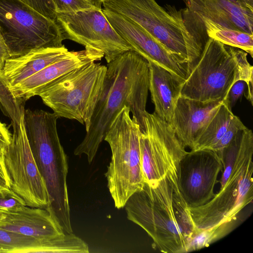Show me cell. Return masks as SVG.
Here are the masks:
<instances>
[{
	"mask_svg": "<svg viewBox=\"0 0 253 253\" xmlns=\"http://www.w3.org/2000/svg\"><path fill=\"white\" fill-rule=\"evenodd\" d=\"M103 89L93 113L90 125L74 155L86 156L89 163L95 157L109 127L125 106L140 131L145 130V117L149 85V65L133 50L127 51L107 63Z\"/></svg>",
	"mask_w": 253,
	"mask_h": 253,
	"instance_id": "cell-1",
	"label": "cell"
},
{
	"mask_svg": "<svg viewBox=\"0 0 253 253\" xmlns=\"http://www.w3.org/2000/svg\"><path fill=\"white\" fill-rule=\"evenodd\" d=\"M177 170L157 184L144 182L125 205L127 218L143 228L159 250L167 253H188L197 230L180 191Z\"/></svg>",
	"mask_w": 253,
	"mask_h": 253,
	"instance_id": "cell-2",
	"label": "cell"
},
{
	"mask_svg": "<svg viewBox=\"0 0 253 253\" xmlns=\"http://www.w3.org/2000/svg\"><path fill=\"white\" fill-rule=\"evenodd\" d=\"M141 26L172 52L187 60V76L197 65L208 36L200 16L174 6L164 8L155 0H107L102 4Z\"/></svg>",
	"mask_w": 253,
	"mask_h": 253,
	"instance_id": "cell-3",
	"label": "cell"
},
{
	"mask_svg": "<svg viewBox=\"0 0 253 253\" xmlns=\"http://www.w3.org/2000/svg\"><path fill=\"white\" fill-rule=\"evenodd\" d=\"M59 117L42 110L25 109L27 137L49 193L52 212L65 233H73L67 185V157L57 129Z\"/></svg>",
	"mask_w": 253,
	"mask_h": 253,
	"instance_id": "cell-4",
	"label": "cell"
},
{
	"mask_svg": "<svg viewBox=\"0 0 253 253\" xmlns=\"http://www.w3.org/2000/svg\"><path fill=\"white\" fill-rule=\"evenodd\" d=\"M235 158L223 159L218 192L206 204L189 208L197 232L236 222L241 211L253 199V133L247 127L237 137Z\"/></svg>",
	"mask_w": 253,
	"mask_h": 253,
	"instance_id": "cell-5",
	"label": "cell"
},
{
	"mask_svg": "<svg viewBox=\"0 0 253 253\" xmlns=\"http://www.w3.org/2000/svg\"><path fill=\"white\" fill-rule=\"evenodd\" d=\"M140 126L124 107L112 122L104 140L109 145L111 159L105 173L115 207L122 209L143 186L139 146Z\"/></svg>",
	"mask_w": 253,
	"mask_h": 253,
	"instance_id": "cell-6",
	"label": "cell"
},
{
	"mask_svg": "<svg viewBox=\"0 0 253 253\" xmlns=\"http://www.w3.org/2000/svg\"><path fill=\"white\" fill-rule=\"evenodd\" d=\"M106 66L92 61L65 74L39 95L59 118L75 120L88 129L100 96Z\"/></svg>",
	"mask_w": 253,
	"mask_h": 253,
	"instance_id": "cell-7",
	"label": "cell"
},
{
	"mask_svg": "<svg viewBox=\"0 0 253 253\" xmlns=\"http://www.w3.org/2000/svg\"><path fill=\"white\" fill-rule=\"evenodd\" d=\"M0 34L10 58L34 50L64 45L57 23L20 0H0Z\"/></svg>",
	"mask_w": 253,
	"mask_h": 253,
	"instance_id": "cell-8",
	"label": "cell"
},
{
	"mask_svg": "<svg viewBox=\"0 0 253 253\" xmlns=\"http://www.w3.org/2000/svg\"><path fill=\"white\" fill-rule=\"evenodd\" d=\"M237 81L227 45L208 37L200 60L182 84L180 96L201 101L225 100Z\"/></svg>",
	"mask_w": 253,
	"mask_h": 253,
	"instance_id": "cell-9",
	"label": "cell"
},
{
	"mask_svg": "<svg viewBox=\"0 0 253 253\" xmlns=\"http://www.w3.org/2000/svg\"><path fill=\"white\" fill-rule=\"evenodd\" d=\"M145 124V131L139 134L141 169L144 182L154 185L178 169L187 152L170 125L155 113H146Z\"/></svg>",
	"mask_w": 253,
	"mask_h": 253,
	"instance_id": "cell-10",
	"label": "cell"
},
{
	"mask_svg": "<svg viewBox=\"0 0 253 253\" xmlns=\"http://www.w3.org/2000/svg\"><path fill=\"white\" fill-rule=\"evenodd\" d=\"M56 22L63 40L67 39L99 50L107 63L124 52L132 50L116 32L105 16L102 8L72 13H57Z\"/></svg>",
	"mask_w": 253,
	"mask_h": 253,
	"instance_id": "cell-11",
	"label": "cell"
},
{
	"mask_svg": "<svg viewBox=\"0 0 253 253\" xmlns=\"http://www.w3.org/2000/svg\"><path fill=\"white\" fill-rule=\"evenodd\" d=\"M23 114L13 126L11 142L5 155L11 189L31 207L47 208L50 200L45 181L36 163L25 129Z\"/></svg>",
	"mask_w": 253,
	"mask_h": 253,
	"instance_id": "cell-12",
	"label": "cell"
},
{
	"mask_svg": "<svg viewBox=\"0 0 253 253\" xmlns=\"http://www.w3.org/2000/svg\"><path fill=\"white\" fill-rule=\"evenodd\" d=\"M222 169L217 153L210 149L191 150L181 160L179 186L189 208L202 206L214 196V187Z\"/></svg>",
	"mask_w": 253,
	"mask_h": 253,
	"instance_id": "cell-13",
	"label": "cell"
},
{
	"mask_svg": "<svg viewBox=\"0 0 253 253\" xmlns=\"http://www.w3.org/2000/svg\"><path fill=\"white\" fill-rule=\"evenodd\" d=\"M116 32L148 61L153 62L184 80L187 76V60L172 52L146 30L129 18L102 9Z\"/></svg>",
	"mask_w": 253,
	"mask_h": 253,
	"instance_id": "cell-14",
	"label": "cell"
},
{
	"mask_svg": "<svg viewBox=\"0 0 253 253\" xmlns=\"http://www.w3.org/2000/svg\"><path fill=\"white\" fill-rule=\"evenodd\" d=\"M103 53L91 48L71 51L66 57L46 66L39 72L10 87L21 104L40 93L51 83L65 74L89 62L100 60Z\"/></svg>",
	"mask_w": 253,
	"mask_h": 253,
	"instance_id": "cell-15",
	"label": "cell"
},
{
	"mask_svg": "<svg viewBox=\"0 0 253 253\" xmlns=\"http://www.w3.org/2000/svg\"><path fill=\"white\" fill-rule=\"evenodd\" d=\"M223 101H201L180 96L170 125L185 147L193 149Z\"/></svg>",
	"mask_w": 253,
	"mask_h": 253,
	"instance_id": "cell-16",
	"label": "cell"
},
{
	"mask_svg": "<svg viewBox=\"0 0 253 253\" xmlns=\"http://www.w3.org/2000/svg\"><path fill=\"white\" fill-rule=\"evenodd\" d=\"M85 241L73 233L49 239L0 229V253H88Z\"/></svg>",
	"mask_w": 253,
	"mask_h": 253,
	"instance_id": "cell-17",
	"label": "cell"
},
{
	"mask_svg": "<svg viewBox=\"0 0 253 253\" xmlns=\"http://www.w3.org/2000/svg\"><path fill=\"white\" fill-rule=\"evenodd\" d=\"M3 214L4 218L0 229L42 239L52 238L65 233L47 208L26 205L16 211Z\"/></svg>",
	"mask_w": 253,
	"mask_h": 253,
	"instance_id": "cell-18",
	"label": "cell"
},
{
	"mask_svg": "<svg viewBox=\"0 0 253 253\" xmlns=\"http://www.w3.org/2000/svg\"><path fill=\"white\" fill-rule=\"evenodd\" d=\"M190 10L227 28L253 35V11L228 0H183Z\"/></svg>",
	"mask_w": 253,
	"mask_h": 253,
	"instance_id": "cell-19",
	"label": "cell"
},
{
	"mask_svg": "<svg viewBox=\"0 0 253 253\" xmlns=\"http://www.w3.org/2000/svg\"><path fill=\"white\" fill-rule=\"evenodd\" d=\"M148 63L149 90L155 107L154 113L170 124L185 80L153 62Z\"/></svg>",
	"mask_w": 253,
	"mask_h": 253,
	"instance_id": "cell-20",
	"label": "cell"
},
{
	"mask_svg": "<svg viewBox=\"0 0 253 253\" xmlns=\"http://www.w3.org/2000/svg\"><path fill=\"white\" fill-rule=\"evenodd\" d=\"M70 53L64 45L34 50L24 55L8 58L1 73L10 88Z\"/></svg>",
	"mask_w": 253,
	"mask_h": 253,
	"instance_id": "cell-21",
	"label": "cell"
},
{
	"mask_svg": "<svg viewBox=\"0 0 253 253\" xmlns=\"http://www.w3.org/2000/svg\"><path fill=\"white\" fill-rule=\"evenodd\" d=\"M197 14L203 21L208 37L218 41L225 45L242 49L253 57V34L224 27L202 15Z\"/></svg>",
	"mask_w": 253,
	"mask_h": 253,
	"instance_id": "cell-22",
	"label": "cell"
},
{
	"mask_svg": "<svg viewBox=\"0 0 253 253\" xmlns=\"http://www.w3.org/2000/svg\"><path fill=\"white\" fill-rule=\"evenodd\" d=\"M234 115L223 101L193 149L191 150L211 149L224 135Z\"/></svg>",
	"mask_w": 253,
	"mask_h": 253,
	"instance_id": "cell-23",
	"label": "cell"
},
{
	"mask_svg": "<svg viewBox=\"0 0 253 253\" xmlns=\"http://www.w3.org/2000/svg\"><path fill=\"white\" fill-rule=\"evenodd\" d=\"M237 224V222L224 223L197 232L190 242L188 252L199 250L209 246L229 233Z\"/></svg>",
	"mask_w": 253,
	"mask_h": 253,
	"instance_id": "cell-24",
	"label": "cell"
},
{
	"mask_svg": "<svg viewBox=\"0 0 253 253\" xmlns=\"http://www.w3.org/2000/svg\"><path fill=\"white\" fill-rule=\"evenodd\" d=\"M0 108L11 120L13 126L17 125L24 111V106L12 94L8 82L0 72Z\"/></svg>",
	"mask_w": 253,
	"mask_h": 253,
	"instance_id": "cell-25",
	"label": "cell"
},
{
	"mask_svg": "<svg viewBox=\"0 0 253 253\" xmlns=\"http://www.w3.org/2000/svg\"><path fill=\"white\" fill-rule=\"evenodd\" d=\"M227 47L235 63L237 80L246 83L248 90L245 95L253 104V67L248 61L247 53L238 48L228 45Z\"/></svg>",
	"mask_w": 253,
	"mask_h": 253,
	"instance_id": "cell-26",
	"label": "cell"
},
{
	"mask_svg": "<svg viewBox=\"0 0 253 253\" xmlns=\"http://www.w3.org/2000/svg\"><path fill=\"white\" fill-rule=\"evenodd\" d=\"M246 127L240 119L234 115L224 135L210 150L216 152L219 156L223 150L233 140L239 132Z\"/></svg>",
	"mask_w": 253,
	"mask_h": 253,
	"instance_id": "cell-27",
	"label": "cell"
},
{
	"mask_svg": "<svg viewBox=\"0 0 253 253\" xmlns=\"http://www.w3.org/2000/svg\"><path fill=\"white\" fill-rule=\"evenodd\" d=\"M26 205L24 200L11 189L0 191V212H13Z\"/></svg>",
	"mask_w": 253,
	"mask_h": 253,
	"instance_id": "cell-28",
	"label": "cell"
},
{
	"mask_svg": "<svg viewBox=\"0 0 253 253\" xmlns=\"http://www.w3.org/2000/svg\"><path fill=\"white\" fill-rule=\"evenodd\" d=\"M57 13H72L96 7L91 0H52Z\"/></svg>",
	"mask_w": 253,
	"mask_h": 253,
	"instance_id": "cell-29",
	"label": "cell"
},
{
	"mask_svg": "<svg viewBox=\"0 0 253 253\" xmlns=\"http://www.w3.org/2000/svg\"><path fill=\"white\" fill-rule=\"evenodd\" d=\"M47 18L56 22L57 12L52 0H20Z\"/></svg>",
	"mask_w": 253,
	"mask_h": 253,
	"instance_id": "cell-30",
	"label": "cell"
},
{
	"mask_svg": "<svg viewBox=\"0 0 253 253\" xmlns=\"http://www.w3.org/2000/svg\"><path fill=\"white\" fill-rule=\"evenodd\" d=\"M246 85L247 84L244 81L239 80L231 87L226 98L224 100L231 110L238 100L242 98L244 93Z\"/></svg>",
	"mask_w": 253,
	"mask_h": 253,
	"instance_id": "cell-31",
	"label": "cell"
},
{
	"mask_svg": "<svg viewBox=\"0 0 253 253\" xmlns=\"http://www.w3.org/2000/svg\"><path fill=\"white\" fill-rule=\"evenodd\" d=\"M8 145L0 147V189H11L4 159Z\"/></svg>",
	"mask_w": 253,
	"mask_h": 253,
	"instance_id": "cell-32",
	"label": "cell"
},
{
	"mask_svg": "<svg viewBox=\"0 0 253 253\" xmlns=\"http://www.w3.org/2000/svg\"><path fill=\"white\" fill-rule=\"evenodd\" d=\"M12 137V134L6 125L0 121V147L10 144Z\"/></svg>",
	"mask_w": 253,
	"mask_h": 253,
	"instance_id": "cell-33",
	"label": "cell"
},
{
	"mask_svg": "<svg viewBox=\"0 0 253 253\" xmlns=\"http://www.w3.org/2000/svg\"><path fill=\"white\" fill-rule=\"evenodd\" d=\"M9 58L8 48L0 34V72L3 71L6 61Z\"/></svg>",
	"mask_w": 253,
	"mask_h": 253,
	"instance_id": "cell-34",
	"label": "cell"
},
{
	"mask_svg": "<svg viewBox=\"0 0 253 253\" xmlns=\"http://www.w3.org/2000/svg\"><path fill=\"white\" fill-rule=\"evenodd\" d=\"M235 4L245 9L253 11V7H251L245 0H228Z\"/></svg>",
	"mask_w": 253,
	"mask_h": 253,
	"instance_id": "cell-35",
	"label": "cell"
},
{
	"mask_svg": "<svg viewBox=\"0 0 253 253\" xmlns=\"http://www.w3.org/2000/svg\"><path fill=\"white\" fill-rule=\"evenodd\" d=\"M94 3L95 5L98 8H101L102 3L107 0H91Z\"/></svg>",
	"mask_w": 253,
	"mask_h": 253,
	"instance_id": "cell-36",
	"label": "cell"
},
{
	"mask_svg": "<svg viewBox=\"0 0 253 253\" xmlns=\"http://www.w3.org/2000/svg\"><path fill=\"white\" fill-rule=\"evenodd\" d=\"M4 218V215L2 213L0 212V225L1 224Z\"/></svg>",
	"mask_w": 253,
	"mask_h": 253,
	"instance_id": "cell-37",
	"label": "cell"
},
{
	"mask_svg": "<svg viewBox=\"0 0 253 253\" xmlns=\"http://www.w3.org/2000/svg\"><path fill=\"white\" fill-rule=\"evenodd\" d=\"M251 7H253V0H245Z\"/></svg>",
	"mask_w": 253,
	"mask_h": 253,
	"instance_id": "cell-38",
	"label": "cell"
},
{
	"mask_svg": "<svg viewBox=\"0 0 253 253\" xmlns=\"http://www.w3.org/2000/svg\"><path fill=\"white\" fill-rule=\"evenodd\" d=\"M1 190H3V189H0V191Z\"/></svg>",
	"mask_w": 253,
	"mask_h": 253,
	"instance_id": "cell-39",
	"label": "cell"
}]
</instances>
